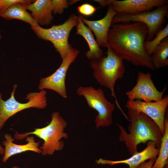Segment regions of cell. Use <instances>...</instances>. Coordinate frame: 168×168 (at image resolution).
<instances>
[{
    "mask_svg": "<svg viewBox=\"0 0 168 168\" xmlns=\"http://www.w3.org/2000/svg\"><path fill=\"white\" fill-rule=\"evenodd\" d=\"M51 117L50 123L45 127L35 128L33 131L23 134H19L16 132L14 138L21 140L29 135L33 134L42 139L44 143L39 148L41 150V154L43 156L52 155L56 151L62 150L64 142L61 140L68 138V134L64 132L67 123L58 111L52 113Z\"/></svg>",
    "mask_w": 168,
    "mask_h": 168,
    "instance_id": "obj_4",
    "label": "cell"
},
{
    "mask_svg": "<svg viewBox=\"0 0 168 168\" xmlns=\"http://www.w3.org/2000/svg\"><path fill=\"white\" fill-rule=\"evenodd\" d=\"M4 138L5 140L2 142L5 147L4 156L2 158V161L4 163L6 162L12 156L26 151H32L41 153V150L39 147L40 143L35 142L33 136L27 137L26 140L27 143L24 145H18L13 143L14 139L10 134H6Z\"/></svg>",
    "mask_w": 168,
    "mask_h": 168,
    "instance_id": "obj_15",
    "label": "cell"
},
{
    "mask_svg": "<svg viewBox=\"0 0 168 168\" xmlns=\"http://www.w3.org/2000/svg\"><path fill=\"white\" fill-rule=\"evenodd\" d=\"M78 22L77 16L73 13L62 24L54 25L49 28H43L37 24L30 26L38 38L53 44L63 60L70 52L72 46L68 42V38L71 30L76 26Z\"/></svg>",
    "mask_w": 168,
    "mask_h": 168,
    "instance_id": "obj_5",
    "label": "cell"
},
{
    "mask_svg": "<svg viewBox=\"0 0 168 168\" xmlns=\"http://www.w3.org/2000/svg\"><path fill=\"white\" fill-rule=\"evenodd\" d=\"M107 55L98 60H91L90 65L93 70V75L97 82L101 85L109 88L111 96L114 98L117 107L124 117L129 119L118 102L114 91L115 84L117 80L122 78L125 72L123 59L109 46Z\"/></svg>",
    "mask_w": 168,
    "mask_h": 168,
    "instance_id": "obj_3",
    "label": "cell"
},
{
    "mask_svg": "<svg viewBox=\"0 0 168 168\" xmlns=\"http://www.w3.org/2000/svg\"><path fill=\"white\" fill-rule=\"evenodd\" d=\"M106 6L111 5L119 14H135L151 10L168 4L167 0H105Z\"/></svg>",
    "mask_w": 168,
    "mask_h": 168,
    "instance_id": "obj_12",
    "label": "cell"
},
{
    "mask_svg": "<svg viewBox=\"0 0 168 168\" xmlns=\"http://www.w3.org/2000/svg\"><path fill=\"white\" fill-rule=\"evenodd\" d=\"M51 2V0H37L25 7L31 12L32 17L38 25L47 26L51 23L54 18Z\"/></svg>",
    "mask_w": 168,
    "mask_h": 168,
    "instance_id": "obj_16",
    "label": "cell"
},
{
    "mask_svg": "<svg viewBox=\"0 0 168 168\" xmlns=\"http://www.w3.org/2000/svg\"><path fill=\"white\" fill-rule=\"evenodd\" d=\"M12 168H20V167L17 166H13Z\"/></svg>",
    "mask_w": 168,
    "mask_h": 168,
    "instance_id": "obj_27",
    "label": "cell"
},
{
    "mask_svg": "<svg viewBox=\"0 0 168 168\" xmlns=\"http://www.w3.org/2000/svg\"><path fill=\"white\" fill-rule=\"evenodd\" d=\"M80 53V51L72 46L67 57L63 60L58 68L52 74L45 77L41 78L38 86V89L53 90L64 99L67 95L65 85L67 73L71 64L75 61Z\"/></svg>",
    "mask_w": 168,
    "mask_h": 168,
    "instance_id": "obj_9",
    "label": "cell"
},
{
    "mask_svg": "<svg viewBox=\"0 0 168 168\" xmlns=\"http://www.w3.org/2000/svg\"><path fill=\"white\" fill-rule=\"evenodd\" d=\"M151 60L156 69L168 66V37L156 47L151 55Z\"/></svg>",
    "mask_w": 168,
    "mask_h": 168,
    "instance_id": "obj_19",
    "label": "cell"
},
{
    "mask_svg": "<svg viewBox=\"0 0 168 168\" xmlns=\"http://www.w3.org/2000/svg\"><path fill=\"white\" fill-rule=\"evenodd\" d=\"M4 148H3L0 145V154L1 155H4Z\"/></svg>",
    "mask_w": 168,
    "mask_h": 168,
    "instance_id": "obj_26",
    "label": "cell"
},
{
    "mask_svg": "<svg viewBox=\"0 0 168 168\" xmlns=\"http://www.w3.org/2000/svg\"><path fill=\"white\" fill-rule=\"evenodd\" d=\"M152 76L149 73L138 72L136 84L131 90L125 93L128 100H142L144 102H150L158 101L162 99L166 86L161 91H158L152 79Z\"/></svg>",
    "mask_w": 168,
    "mask_h": 168,
    "instance_id": "obj_10",
    "label": "cell"
},
{
    "mask_svg": "<svg viewBox=\"0 0 168 168\" xmlns=\"http://www.w3.org/2000/svg\"><path fill=\"white\" fill-rule=\"evenodd\" d=\"M159 151V148L157 147L156 144L154 142L149 141L145 148L140 152H137L134 153L128 158L114 161L100 158L97 160L96 162L98 164L111 166L124 164L128 165L129 168H136L147 160L158 155Z\"/></svg>",
    "mask_w": 168,
    "mask_h": 168,
    "instance_id": "obj_14",
    "label": "cell"
},
{
    "mask_svg": "<svg viewBox=\"0 0 168 168\" xmlns=\"http://www.w3.org/2000/svg\"><path fill=\"white\" fill-rule=\"evenodd\" d=\"M156 157H153L150 159L148 161H145L141 163L136 168H152L156 160Z\"/></svg>",
    "mask_w": 168,
    "mask_h": 168,
    "instance_id": "obj_25",
    "label": "cell"
},
{
    "mask_svg": "<svg viewBox=\"0 0 168 168\" xmlns=\"http://www.w3.org/2000/svg\"><path fill=\"white\" fill-rule=\"evenodd\" d=\"M128 117L130 123L127 133L124 127L117 124L120 131L119 140L125 143L131 155L138 152V145L152 141L160 148L163 135L156 123L150 117L137 110L128 109Z\"/></svg>",
    "mask_w": 168,
    "mask_h": 168,
    "instance_id": "obj_2",
    "label": "cell"
},
{
    "mask_svg": "<svg viewBox=\"0 0 168 168\" xmlns=\"http://www.w3.org/2000/svg\"><path fill=\"white\" fill-rule=\"evenodd\" d=\"M27 10L25 5L20 3H15L0 12V16L7 20H19L29 23L30 26L37 24Z\"/></svg>",
    "mask_w": 168,
    "mask_h": 168,
    "instance_id": "obj_18",
    "label": "cell"
},
{
    "mask_svg": "<svg viewBox=\"0 0 168 168\" xmlns=\"http://www.w3.org/2000/svg\"><path fill=\"white\" fill-rule=\"evenodd\" d=\"M168 13V5L166 4L152 11L135 14L117 13L113 18L112 24L137 22L143 23L147 27L148 34L146 41L152 40L156 33L163 28L165 17Z\"/></svg>",
    "mask_w": 168,
    "mask_h": 168,
    "instance_id": "obj_8",
    "label": "cell"
},
{
    "mask_svg": "<svg viewBox=\"0 0 168 168\" xmlns=\"http://www.w3.org/2000/svg\"><path fill=\"white\" fill-rule=\"evenodd\" d=\"M168 106V95L160 100L154 102L128 100L126 105L128 109L137 110L151 119L158 127L163 136L165 133V115Z\"/></svg>",
    "mask_w": 168,
    "mask_h": 168,
    "instance_id": "obj_11",
    "label": "cell"
},
{
    "mask_svg": "<svg viewBox=\"0 0 168 168\" xmlns=\"http://www.w3.org/2000/svg\"><path fill=\"white\" fill-rule=\"evenodd\" d=\"M97 8L88 3H84L77 7L78 12L80 14L86 16L92 15L96 12Z\"/></svg>",
    "mask_w": 168,
    "mask_h": 168,
    "instance_id": "obj_23",
    "label": "cell"
},
{
    "mask_svg": "<svg viewBox=\"0 0 168 168\" xmlns=\"http://www.w3.org/2000/svg\"><path fill=\"white\" fill-rule=\"evenodd\" d=\"M17 87L15 84L13 86L10 97L6 100L2 99L0 93V130L4 125L6 121L11 117L17 113L30 108L43 109L47 105L46 90H41L39 92H31L28 93L26 97L27 102L21 103L15 98V93Z\"/></svg>",
    "mask_w": 168,
    "mask_h": 168,
    "instance_id": "obj_7",
    "label": "cell"
},
{
    "mask_svg": "<svg viewBox=\"0 0 168 168\" xmlns=\"http://www.w3.org/2000/svg\"><path fill=\"white\" fill-rule=\"evenodd\" d=\"M158 155L152 168H164L168 163V119L166 117L165 120V133Z\"/></svg>",
    "mask_w": 168,
    "mask_h": 168,
    "instance_id": "obj_20",
    "label": "cell"
},
{
    "mask_svg": "<svg viewBox=\"0 0 168 168\" xmlns=\"http://www.w3.org/2000/svg\"><path fill=\"white\" fill-rule=\"evenodd\" d=\"M2 37V36L1 34V31L0 30V40L1 39Z\"/></svg>",
    "mask_w": 168,
    "mask_h": 168,
    "instance_id": "obj_29",
    "label": "cell"
},
{
    "mask_svg": "<svg viewBox=\"0 0 168 168\" xmlns=\"http://www.w3.org/2000/svg\"><path fill=\"white\" fill-rule=\"evenodd\" d=\"M117 13L111 5L109 6L107 13L101 19L96 21H90L80 16L83 22L86 24L94 32L96 40L99 46L107 48L109 46L107 41V35L112 24V20Z\"/></svg>",
    "mask_w": 168,
    "mask_h": 168,
    "instance_id": "obj_13",
    "label": "cell"
},
{
    "mask_svg": "<svg viewBox=\"0 0 168 168\" xmlns=\"http://www.w3.org/2000/svg\"><path fill=\"white\" fill-rule=\"evenodd\" d=\"M76 93L78 96L85 98L89 107L97 112L98 115L95 120L97 129L112 124V113L115 107L105 98L102 89H96L91 86H81L77 88Z\"/></svg>",
    "mask_w": 168,
    "mask_h": 168,
    "instance_id": "obj_6",
    "label": "cell"
},
{
    "mask_svg": "<svg viewBox=\"0 0 168 168\" xmlns=\"http://www.w3.org/2000/svg\"><path fill=\"white\" fill-rule=\"evenodd\" d=\"M78 22L76 26V34L82 36L87 42L89 49L86 54L87 58L90 60H98L104 56L103 50L100 48L94 38L91 30L86 26L81 20L80 16H77Z\"/></svg>",
    "mask_w": 168,
    "mask_h": 168,
    "instance_id": "obj_17",
    "label": "cell"
},
{
    "mask_svg": "<svg viewBox=\"0 0 168 168\" xmlns=\"http://www.w3.org/2000/svg\"><path fill=\"white\" fill-rule=\"evenodd\" d=\"M168 36V24L158 32L154 38L149 41H145L144 47L147 54L151 56L155 49Z\"/></svg>",
    "mask_w": 168,
    "mask_h": 168,
    "instance_id": "obj_21",
    "label": "cell"
},
{
    "mask_svg": "<svg viewBox=\"0 0 168 168\" xmlns=\"http://www.w3.org/2000/svg\"><path fill=\"white\" fill-rule=\"evenodd\" d=\"M33 1L31 0H0V12L15 3H20L27 6L31 3Z\"/></svg>",
    "mask_w": 168,
    "mask_h": 168,
    "instance_id": "obj_24",
    "label": "cell"
},
{
    "mask_svg": "<svg viewBox=\"0 0 168 168\" xmlns=\"http://www.w3.org/2000/svg\"><path fill=\"white\" fill-rule=\"evenodd\" d=\"M69 5L68 0H52L51 7L52 13L54 15L62 14L64 9H66L68 7Z\"/></svg>",
    "mask_w": 168,
    "mask_h": 168,
    "instance_id": "obj_22",
    "label": "cell"
},
{
    "mask_svg": "<svg viewBox=\"0 0 168 168\" xmlns=\"http://www.w3.org/2000/svg\"><path fill=\"white\" fill-rule=\"evenodd\" d=\"M148 29L144 24L137 22L112 24L107 40L110 46L123 59L136 66L156 69L151 56L144 47Z\"/></svg>",
    "mask_w": 168,
    "mask_h": 168,
    "instance_id": "obj_1",
    "label": "cell"
},
{
    "mask_svg": "<svg viewBox=\"0 0 168 168\" xmlns=\"http://www.w3.org/2000/svg\"><path fill=\"white\" fill-rule=\"evenodd\" d=\"M164 168H168V163L164 167Z\"/></svg>",
    "mask_w": 168,
    "mask_h": 168,
    "instance_id": "obj_28",
    "label": "cell"
}]
</instances>
